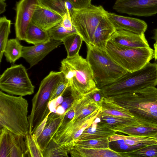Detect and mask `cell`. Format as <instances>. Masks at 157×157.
<instances>
[{"label":"cell","instance_id":"1","mask_svg":"<svg viewBox=\"0 0 157 157\" xmlns=\"http://www.w3.org/2000/svg\"><path fill=\"white\" fill-rule=\"evenodd\" d=\"M127 109L141 124L157 128V88L148 87L109 97Z\"/></svg>","mask_w":157,"mask_h":157},{"label":"cell","instance_id":"2","mask_svg":"<svg viewBox=\"0 0 157 157\" xmlns=\"http://www.w3.org/2000/svg\"><path fill=\"white\" fill-rule=\"evenodd\" d=\"M60 71L68 82L73 100L82 98L98 88L90 65L79 54L63 59Z\"/></svg>","mask_w":157,"mask_h":157},{"label":"cell","instance_id":"3","mask_svg":"<svg viewBox=\"0 0 157 157\" xmlns=\"http://www.w3.org/2000/svg\"><path fill=\"white\" fill-rule=\"evenodd\" d=\"M28 103L23 96L0 91V126L25 137L29 132Z\"/></svg>","mask_w":157,"mask_h":157},{"label":"cell","instance_id":"4","mask_svg":"<svg viewBox=\"0 0 157 157\" xmlns=\"http://www.w3.org/2000/svg\"><path fill=\"white\" fill-rule=\"evenodd\" d=\"M157 85V63L150 62L141 69L127 72L101 90L104 96H115Z\"/></svg>","mask_w":157,"mask_h":157},{"label":"cell","instance_id":"5","mask_svg":"<svg viewBox=\"0 0 157 157\" xmlns=\"http://www.w3.org/2000/svg\"><path fill=\"white\" fill-rule=\"evenodd\" d=\"M87 46L86 59L90 65L98 88L101 89L113 82L128 72L117 63L105 51L91 44Z\"/></svg>","mask_w":157,"mask_h":157},{"label":"cell","instance_id":"6","mask_svg":"<svg viewBox=\"0 0 157 157\" xmlns=\"http://www.w3.org/2000/svg\"><path fill=\"white\" fill-rule=\"evenodd\" d=\"M64 78L60 71H51L41 81L32 100V108L28 116L29 132L33 134L49 112L48 104L54 90Z\"/></svg>","mask_w":157,"mask_h":157},{"label":"cell","instance_id":"7","mask_svg":"<svg viewBox=\"0 0 157 157\" xmlns=\"http://www.w3.org/2000/svg\"><path fill=\"white\" fill-rule=\"evenodd\" d=\"M105 51L117 63L130 72L141 69L154 58V50L150 47L128 48L117 44L109 40Z\"/></svg>","mask_w":157,"mask_h":157},{"label":"cell","instance_id":"8","mask_svg":"<svg viewBox=\"0 0 157 157\" xmlns=\"http://www.w3.org/2000/svg\"><path fill=\"white\" fill-rule=\"evenodd\" d=\"M107 12L101 6L92 4L84 8L74 9L71 16L73 25L86 45L92 44L95 29Z\"/></svg>","mask_w":157,"mask_h":157},{"label":"cell","instance_id":"9","mask_svg":"<svg viewBox=\"0 0 157 157\" xmlns=\"http://www.w3.org/2000/svg\"><path fill=\"white\" fill-rule=\"evenodd\" d=\"M0 88L11 95L23 96L33 94L35 88L22 64L15 65L0 75Z\"/></svg>","mask_w":157,"mask_h":157},{"label":"cell","instance_id":"10","mask_svg":"<svg viewBox=\"0 0 157 157\" xmlns=\"http://www.w3.org/2000/svg\"><path fill=\"white\" fill-rule=\"evenodd\" d=\"M101 108L82 119L73 118L59 127L52 139L59 145L75 142L84 130L90 126L98 116Z\"/></svg>","mask_w":157,"mask_h":157},{"label":"cell","instance_id":"11","mask_svg":"<svg viewBox=\"0 0 157 157\" xmlns=\"http://www.w3.org/2000/svg\"><path fill=\"white\" fill-rule=\"evenodd\" d=\"M113 8L121 13L149 17L157 13V0H116Z\"/></svg>","mask_w":157,"mask_h":157},{"label":"cell","instance_id":"12","mask_svg":"<svg viewBox=\"0 0 157 157\" xmlns=\"http://www.w3.org/2000/svg\"><path fill=\"white\" fill-rule=\"evenodd\" d=\"M39 0H20L16 4L14 24L16 36L20 40H24L26 32L37 6Z\"/></svg>","mask_w":157,"mask_h":157},{"label":"cell","instance_id":"13","mask_svg":"<svg viewBox=\"0 0 157 157\" xmlns=\"http://www.w3.org/2000/svg\"><path fill=\"white\" fill-rule=\"evenodd\" d=\"M63 44L62 41L55 40L31 46H23L21 57L29 64L30 67L36 64L50 52Z\"/></svg>","mask_w":157,"mask_h":157},{"label":"cell","instance_id":"14","mask_svg":"<svg viewBox=\"0 0 157 157\" xmlns=\"http://www.w3.org/2000/svg\"><path fill=\"white\" fill-rule=\"evenodd\" d=\"M106 16L116 30H123L141 34H144L147 27L146 23L139 19L120 15L108 12Z\"/></svg>","mask_w":157,"mask_h":157},{"label":"cell","instance_id":"15","mask_svg":"<svg viewBox=\"0 0 157 157\" xmlns=\"http://www.w3.org/2000/svg\"><path fill=\"white\" fill-rule=\"evenodd\" d=\"M109 40L117 44L128 48L150 47L144 34H138L123 30H117Z\"/></svg>","mask_w":157,"mask_h":157},{"label":"cell","instance_id":"16","mask_svg":"<svg viewBox=\"0 0 157 157\" xmlns=\"http://www.w3.org/2000/svg\"><path fill=\"white\" fill-rule=\"evenodd\" d=\"M63 17L40 4L37 6L32 22L42 29L49 30L60 23Z\"/></svg>","mask_w":157,"mask_h":157},{"label":"cell","instance_id":"17","mask_svg":"<svg viewBox=\"0 0 157 157\" xmlns=\"http://www.w3.org/2000/svg\"><path fill=\"white\" fill-rule=\"evenodd\" d=\"M116 30L106 15L100 21L95 29L92 45L105 51L107 42Z\"/></svg>","mask_w":157,"mask_h":157},{"label":"cell","instance_id":"18","mask_svg":"<svg viewBox=\"0 0 157 157\" xmlns=\"http://www.w3.org/2000/svg\"><path fill=\"white\" fill-rule=\"evenodd\" d=\"M112 127L110 124L100 119L98 122L95 119L90 126L84 130L77 141L108 138L117 132L111 129Z\"/></svg>","mask_w":157,"mask_h":157},{"label":"cell","instance_id":"19","mask_svg":"<svg viewBox=\"0 0 157 157\" xmlns=\"http://www.w3.org/2000/svg\"><path fill=\"white\" fill-rule=\"evenodd\" d=\"M109 142L117 144H126L134 150L151 144H157V139L152 137L131 136L116 133L108 138Z\"/></svg>","mask_w":157,"mask_h":157},{"label":"cell","instance_id":"20","mask_svg":"<svg viewBox=\"0 0 157 157\" xmlns=\"http://www.w3.org/2000/svg\"><path fill=\"white\" fill-rule=\"evenodd\" d=\"M63 115L64 114L59 115L54 113L49 115L44 129L37 139L40 147L43 151L52 139Z\"/></svg>","mask_w":157,"mask_h":157},{"label":"cell","instance_id":"21","mask_svg":"<svg viewBox=\"0 0 157 157\" xmlns=\"http://www.w3.org/2000/svg\"><path fill=\"white\" fill-rule=\"evenodd\" d=\"M71 105L75 111L74 118L78 119L83 118L101 108L99 104L89 94L73 100Z\"/></svg>","mask_w":157,"mask_h":157},{"label":"cell","instance_id":"22","mask_svg":"<svg viewBox=\"0 0 157 157\" xmlns=\"http://www.w3.org/2000/svg\"><path fill=\"white\" fill-rule=\"evenodd\" d=\"M99 104L101 107L99 113L100 114L129 118H134L127 109L109 97L103 96Z\"/></svg>","mask_w":157,"mask_h":157},{"label":"cell","instance_id":"23","mask_svg":"<svg viewBox=\"0 0 157 157\" xmlns=\"http://www.w3.org/2000/svg\"><path fill=\"white\" fill-rule=\"evenodd\" d=\"M69 153L72 157H122L120 152L109 147L99 149L75 147Z\"/></svg>","mask_w":157,"mask_h":157},{"label":"cell","instance_id":"24","mask_svg":"<svg viewBox=\"0 0 157 157\" xmlns=\"http://www.w3.org/2000/svg\"><path fill=\"white\" fill-rule=\"evenodd\" d=\"M51 38L47 31L37 26L32 21L26 30L24 40L29 44L36 45L50 41Z\"/></svg>","mask_w":157,"mask_h":157},{"label":"cell","instance_id":"25","mask_svg":"<svg viewBox=\"0 0 157 157\" xmlns=\"http://www.w3.org/2000/svg\"><path fill=\"white\" fill-rule=\"evenodd\" d=\"M75 146V142L59 145L52 139L43 150L44 157H68V153Z\"/></svg>","mask_w":157,"mask_h":157},{"label":"cell","instance_id":"26","mask_svg":"<svg viewBox=\"0 0 157 157\" xmlns=\"http://www.w3.org/2000/svg\"><path fill=\"white\" fill-rule=\"evenodd\" d=\"M98 117L100 121H105L112 127L111 129L115 131L127 126L141 124L135 118H129L113 116L99 113ZM116 132V131H115Z\"/></svg>","mask_w":157,"mask_h":157},{"label":"cell","instance_id":"27","mask_svg":"<svg viewBox=\"0 0 157 157\" xmlns=\"http://www.w3.org/2000/svg\"><path fill=\"white\" fill-rule=\"evenodd\" d=\"M115 131L131 136L152 137L157 135V128L147 127L141 124L127 126Z\"/></svg>","mask_w":157,"mask_h":157},{"label":"cell","instance_id":"28","mask_svg":"<svg viewBox=\"0 0 157 157\" xmlns=\"http://www.w3.org/2000/svg\"><path fill=\"white\" fill-rule=\"evenodd\" d=\"M39 4L58 14L62 17L68 11L71 16L74 8L66 0H39Z\"/></svg>","mask_w":157,"mask_h":157},{"label":"cell","instance_id":"29","mask_svg":"<svg viewBox=\"0 0 157 157\" xmlns=\"http://www.w3.org/2000/svg\"><path fill=\"white\" fill-rule=\"evenodd\" d=\"M0 131V157H10L17 135L4 128Z\"/></svg>","mask_w":157,"mask_h":157},{"label":"cell","instance_id":"30","mask_svg":"<svg viewBox=\"0 0 157 157\" xmlns=\"http://www.w3.org/2000/svg\"><path fill=\"white\" fill-rule=\"evenodd\" d=\"M17 38L9 40L4 52L6 60L10 63H14L21 57L23 46Z\"/></svg>","mask_w":157,"mask_h":157},{"label":"cell","instance_id":"31","mask_svg":"<svg viewBox=\"0 0 157 157\" xmlns=\"http://www.w3.org/2000/svg\"><path fill=\"white\" fill-rule=\"evenodd\" d=\"M83 40L77 33L72 34L62 41L67 53V57L74 56L79 54Z\"/></svg>","mask_w":157,"mask_h":157},{"label":"cell","instance_id":"32","mask_svg":"<svg viewBox=\"0 0 157 157\" xmlns=\"http://www.w3.org/2000/svg\"><path fill=\"white\" fill-rule=\"evenodd\" d=\"M11 21L5 16L0 18V62L4 53L8 37L10 33Z\"/></svg>","mask_w":157,"mask_h":157},{"label":"cell","instance_id":"33","mask_svg":"<svg viewBox=\"0 0 157 157\" xmlns=\"http://www.w3.org/2000/svg\"><path fill=\"white\" fill-rule=\"evenodd\" d=\"M120 152L122 157H157V144L146 146L128 152Z\"/></svg>","mask_w":157,"mask_h":157},{"label":"cell","instance_id":"34","mask_svg":"<svg viewBox=\"0 0 157 157\" xmlns=\"http://www.w3.org/2000/svg\"><path fill=\"white\" fill-rule=\"evenodd\" d=\"M24 138L28 157H44L43 151L40 147L37 139L33 134L29 132Z\"/></svg>","mask_w":157,"mask_h":157},{"label":"cell","instance_id":"35","mask_svg":"<svg viewBox=\"0 0 157 157\" xmlns=\"http://www.w3.org/2000/svg\"><path fill=\"white\" fill-rule=\"evenodd\" d=\"M108 138H101L77 141L75 147L86 148H107L109 147Z\"/></svg>","mask_w":157,"mask_h":157},{"label":"cell","instance_id":"36","mask_svg":"<svg viewBox=\"0 0 157 157\" xmlns=\"http://www.w3.org/2000/svg\"><path fill=\"white\" fill-rule=\"evenodd\" d=\"M48 31L51 40L62 41L68 36L77 33L75 29L71 31L67 30L61 25V23L52 27Z\"/></svg>","mask_w":157,"mask_h":157},{"label":"cell","instance_id":"37","mask_svg":"<svg viewBox=\"0 0 157 157\" xmlns=\"http://www.w3.org/2000/svg\"><path fill=\"white\" fill-rule=\"evenodd\" d=\"M24 137L17 135L15 143L11 151L10 157H28V150Z\"/></svg>","mask_w":157,"mask_h":157},{"label":"cell","instance_id":"38","mask_svg":"<svg viewBox=\"0 0 157 157\" xmlns=\"http://www.w3.org/2000/svg\"><path fill=\"white\" fill-rule=\"evenodd\" d=\"M68 85V82L64 78L59 83L52 93L50 101L61 95Z\"/></svg>","mask_w":157,"mask_h":157},{"label":"cell","instance_id":"39","mask_svg":"<svg viewBox=\"0 0 157 157\" xmlns=\"http://www.w3.org/2000/svg\"><path fill=\"white\" fill-rule=\"evenodd\" d=\"M61 24L63 27L69 31L75 29L73 25L71 15L69 11H67L63 16Z\"/></svg>","mask_w":157,"mask_h":157},{"label":"cell","instance_id":"40","mask_svg":"<svg viewBox=\"0 0 157 157\" xmlns=\"http://www.w3.org/2000/svg\"><path fill=\"white\" fill-rule=\"evenodd\" d=\"M69 2L74 8L80 9L86 8L90 4L92 0H66Z\"/></svg>","mask_w":157,"mask_h":157},{"label":"cell","instance_id":"41","mask_svg":"<svg viewBox=\"0 0 157 157\" xmlns=\"http://www.w3.org/2000/svg\"><path fill=\"white\" fill-rule=\"evenodd\" d=\"M51 113L49 112L46 117L38 126L33 134L37 139L43 132L46 124L49 115Z\"/></svg>","mask_w":157,"mask_h":157},{"label":"cell","instance_id":"42","mask_svg":"<svg viewBox=\"0 0 157 157\" xmlns=\"http://www.w3.org/2000/svg\"><path fill=\"white\" fill-rule=\"evenodd\" d=\"M56 98L52 100L49 102L48 104V109L50 113H56Z\"/></svg>","mask_w":157,"mask_h":157},{"label":"cell","instance_id":"43","mask_svg":"<svg viewBox=\"0 0 157 157\" xmlns=\"http://www.w3.org/2000/svg\"><path fill=\"white\" fill-rule=\"evenodd\" d=\"M66 110L63 107L60 105L56 107V113L59 115H62L64 114Z\"/></svg>","mask_w":157,"mask_h":157},{"label":"cell","instance_id":"44","mask_svg":"<svg viewBox=\"0 0 157 157\" xmlns=\"http://www.w3.org/2000/svg\"><path fill=\"white\" fill-rule=\"evenodd\" d=\"M6 3L5 2L0 1V13L2 14L4 13L6 10Z\"/></svg>","mask_w":157,"mask_h":157},{"label":"cell","instance_id":"45","mask_svg":"<svg viewBox=\"0 0 157 157\" xmlns=\"http://www.w3.org/2000/svg\"><path fill=\"white\" fill-rule=\"evenodd\" d=\"M56 103L57 107L61 104L63 102L64 100V98L62 94L59 95L56 98Z\"/></svg>","mask_w":157,"mask_h":157},{"label":"cell","instance_id":"46","mask_svg":"<svg viewBox=\"0 0 157 157\" xmlns=\"http://www.w3.org/2000/svg\"><path fill=\"white\" fill-rule=\"evenodd\" d=\"M154 58L156 60L157 59V43H155L153 45Z\"/></svg>","mask_w":157,"mask_h":157},{"label":"cell","instance_id":"47","mask_svg":"<svg viewBox=\"0 0 157 157\" xmlns=\"http://www.w3.org/2000/svg\"><path fill=\"white\" fill-rule=\"evenodd\" d=\"M153 38L155 41V43H157V28L154 30Z\"/></svg>","mask_w":157,"mask_h":157},{"label":"cell","instance_id":"48","mask_svg":"<svg viewBox=\"0 0 157 157\" xmlns=\"http://www.w3.org/2000/svg\"><path fill=\"white\" fill-rule=\"evenodd\" d=\"M152 137L154 138H155L156 139H157V135H155V136H153Z\"/></svg>","mask_w":157,"mask_h":157},{"label":"cell","instance_id":"49","mask_svg":"<svg viewBox=\"0 0 157 157\" xmlns=\"http://www.w3.org/2000/svg\"><path fill=\"white\" fill-rule=\"evenodd\" d=\"M0 1H2L5 2L6 0H0Z\"/></svg>","mask_w":157,"mask_h":157}]
</instances>
